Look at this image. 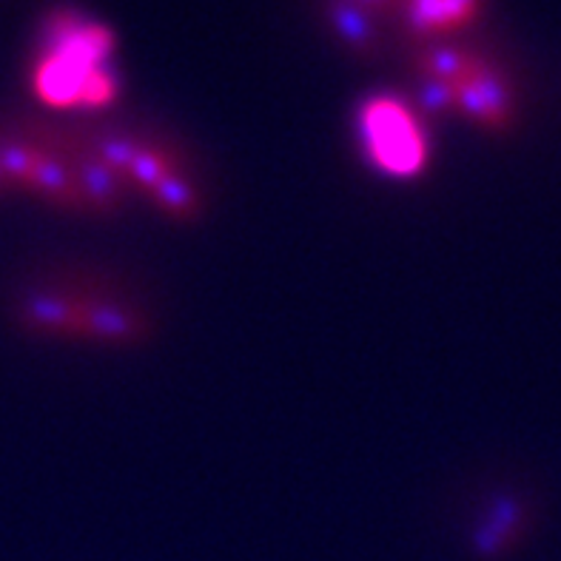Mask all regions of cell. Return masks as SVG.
Returning <instances> with one entry per match:
<instances>
[{
    "mask_svg": "<svg viewBox=\"0 0 561 561\" xmlns=\"http://www.w3.org/2000/svg\"><path fill=\"white\" fill-rule=\"evenodd\" d=\"M32 203L71 220H117L131 208L80 135L78 121L0 114V206Z\"/></svg>",
    "mask_w": 561,
    "mask_h": 561,
    "instance_id": "cell-2",
    "label": "cell"
},
{
    "mask_svg": "<svg viewBox=\"0 0 561 561\" xmlns=\"http://www.w3.org/2000/svg\"><path fill=\"white\" fill-rule=\"evenodd\" d=\"M78 126L131 206H146L174 226L206 220L211 206L206 171L174 131L117 114L78 121Z\"/></svg>",
    "mask_w": 561,
    "mask_h": 561,
    "instance_id": "cell-5",
    "label": "cell"
},
{
    "mask_svg": "<svg viewBox=\"0 0 561 561\" xmlns=\"http://www.w3.org/2000/svg\"><path fill=\"white\" fill-rule=\"evenodd\" d=\"M491 0H399L402 55L482 32Z\"/></svg>",
    "mask_w": 561,
    "mask_h": 561,
    "instance_id": "cell-8",
    "label": "cell"
},
{
    "mask_svg": "<svg viewBox=\"0 0 561 561\" xmlns=\"http://www.w3.org/2000/svg\"><path fill=\"white\" fill-rule=\"evenodd\" d=\"M26 89L43 114L60 121L114 114L123 98L114 28L85 9H49L32 37Z\"/></svg>",
    "mask_w": 561,
    "mask_h": 561,
    "instance_id": "cell-4",
    "label": "cell"
},
{
    "mask_svg": "<svg viewBox=\"0 0 561 561\" xmlns=\"http://www.w3.org/2000/svg\"><path fill=\"white\" fill-rule=\"evenodd\" d=\"M411 98L427 114L477 128L488 137L516 131L525 108L519 66L493 37L468 35L459 41L420 46L402 55Z\"/></svg>",
    "mask_w": 561,
    "mask_h": 561,
    "instance_id": "cell-3",
    "label": "cell"
},
{
    "mask_svg": "<svg viewBox=\"0 0 561 561\" xmlns=\"http://www.w3.org/2000/svg\"><path fill=\"white\" fill-rule=\"evenodd\" d=\"M320 21L345 55L363 64L402 57L399 0H317Z\"/></svg>",
    "mask_w": 561,
    "mask_h": 561,
    "instance_id": "cell-7",
    "label": "cell"
},
{
    "mask_svg": "<svg viewBox=\"0 0 561 561\" xmlns=\"http://www.w3.org/2000/svg\"><path fill=\"white\" fill-rule=\"evenodd\" d=\"M356 149L379 178L411 183L434 163V131L427 112L408 92L377 89L354 108Z\"/></svg>",
    "mask_w": 561,
    "mask_h": 561,
    "instance_id": "cell-6",
    "label": "cell"
},
{
    "mask_svg": "<svg viewBox=\"0 0 561 561\" xmlns=\"http://www.w3.org/2000/svg\"><path fill=\"white\" fill-rule=\"evenodd\" d=\"M12 325L49 345L137 351L154 340L157 320L140 291L89 265H43L12 285Z\"/></svg>",
    "mask_w": 561,
    "mask_h": 561,
    "instance_id": "cell-1",
    "label": "cell"
}]
</instances>
